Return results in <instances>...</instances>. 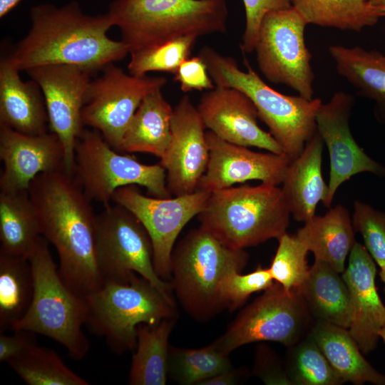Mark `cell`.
<instances>
[{
  "instance_id": "8fae6325",
  "label": "cell",
  "mask_w": 385,
  "mask_h": 385,
  "mask_svg": "<svg viewBox=\"0 0 385 385\" xmlns=\"http://www.w3.org/2000/svg\"><path fill=\"white\" fill-rule=\"evenodd\" d=\"M96 256L104 282L125 283L136 273L173 297L171 282L155 272L146 229L125 207L108 204L96 215Z\"/></svg>"
},
{
  "instance_id": "ee69618b",
  "label": "cell",
  "mask_w": 385,
  "mask_h": 385,
  "mask_svg": "<svg viewBox=\"0 0 385 385\" xmlns=\"http://www.w3.org/2000/svg\"><path fill=\"white\" fill-rule=\"evenodd\" d=\"M250 376V373L245 368L231 369L220 373L200 383V385H235L242 382Z\"/></svg>"
},
{
  "instance_id": "4316f807",
  "label": "cell",
  "mask_w": 385,
  "mask_h": 385,
  "mask_svg": "<svg viewBox=\"0 0 385 385\" xmlns=\"http://www.w3.org/2000/svg\"><path fill=\"white\" fill-rule=\"evenodd\" d=\"M173 112L161 89L148 94L127 127L121 152L150 153L160 158L170 142Z\"/></svg>"
},
{
  "instance_id": "cb8c5ba5",
  "label": "cell",
  "mask_w": 385,
  "mask_h": 385,
  "mask_svg": "<svg viewBox=\"0 0 385 385\" xmlns=\"http://www.w3.org/2000/svg\"><path fill=\"white\" fill-rule=\"evenodd\" d=\"M296 235L316 260L326 262L341 274L356 242L349 211L342 205L330 208L323 215H315Z\"/></svg>"
},
{
  "instance_id": "2e32d148",
  "label": "cell",
  "mask_w": 385,
  "mask_h": 385,
  "mask_svg": "<svg viewBox=\"0 0 385 385\" xmlns=\"http://www.w3.org/2000/svg\"><path fill=\"white\" fill-rule=\"evenodd\" d=\"M355 105L354 96L344 91L333 94L320 105L316 114L317 132L329 155L328 192L322 202L330 207L339 186L361 173L385 178V165L376 161L358 145L350 129L349 120Z\"/></svg>"
},
{
  "instance_id": "f1b7e54d",
  "label": "cell",
  "mask_w": 385,
  "mask_h": 385,
  "mask_svg": "<svg viewBox=\"0 0 385 385\" xmlns=\"http://www.w3.org/2000/svg\"><path fill=\"white\" fill-rule=\"evenodd\" d=\"M28 190L0 192V252L25 258L41 237Z\"/></svg>"
},
{
  "instance_id": "60d3db41",
  "label": "cell",
  "mask_w": 385,
  "mask_h": 385,
  "mask_svg": "<svg viewBox=\"0 0 385 385\" xmlns=\"http://www.w3.org/2000/svg\"><path fill=\"white\" fill-rule=\"evenodd\" d=\"M250 375L259 377L268 385H291L284 361L270 346L261 344L255 350L253 368Z\"/></svg>"
},
{
  "instance_id": "4dcf8cb0",
  "label": "cell",
  "mask_w": 385,
  "mask_h": 385,
  "mask_svg": "<svg viewBox=\"0 0 385 385\" xmlns=\"http://www.w3.org/2000/svg\"><path fill=\"white\" fill-rule=\"evenodd\" d=\"M307 24L359 32L385 13L370 0H291Z\"/></svg>"
},
{
  "instance_id": "9a60e30c",
  "label": "cell",
  "mask_w": 385,
  "mask_h": 385,
  "mask_svg": "<svg viewBox=\"0 0 385 385\" xmlns=\"http://www.w3.org/2000/svg\"><path fill=\"white\" fill-rule=\"evenodd\" d=\"M25 71L41 87L49 128L63 145L65 171L73 175L75 146L84 129L81 112L93 73L69 64L43 65Z\"/></svg>"
},
{
  "instance_id": "4fadbf2b",
  "label": "cell",
  "mask_w": 385,
  "mask_h": 385,
  "mask_svg": "<svg viewBox=\"0 0 385 385\" xmlns=\"http://www.w3.org/2000/svg\"><path fill=\"white\" fill-rule=\"evenodd\" d=\"M102 71L86 92L82 123L98 130L114 150L121 152L125 132L140 103L148 94L161 89L167 79L128 75L113 63Z\"/></svg>"
},
{
  "instance_id": "5b68a950",
  "label": "cell",
  "mask_w": 385,
  "mask_h": 385,
  "mask_svg": "<svg viewBox=\"0 0 385 385\" xmlns=\"http://www.w3.org/2000/svg\"><path fill=\"white\" fill-rule=\"evenodd\" d=\"M108 12L130 52L188 35L227 32L225 0H114Z\"/></svg>"
},
{
  "instance_id": "6da1fadb",
  "label": "cell",
  "mask_w": 385,
  "mask_h": 385,
  "mask_svg": "<svg viewBox=\"0 0 385 385\" xmlns=\"http://www.w3.org/2000/svg\"><path fill=\"white\" fill-rule=\"evenodd\" d=\"M41 235L58 254L59 274L86 298L104 284L96 256V215L91 200L64 170L38 175L28 188Z\"/></svg>"
},
{
  "instance_id": "7bdbcfd3",
  "label": "cell",
  "mask_w": 385,
  "mask_h": 385,
  "mask_svg": "<svg viewBox=\"0 0 385 385\" xmlns=\"http://www.w3.org/2000/svg\"><path fill=\"white\" fill-rule=\"evenodd\" d=\"M13 334L0 332V362L7 363L31 346L37 344L34 332L16 329Z\"/></svg>"
},
{
  "instance_id": "8992f818",
  "label": "cell",
  "mask_w": 385,
  "mask_h": 385,
  "mask_svg": "<svg viewBox=\"0 0 385 385\" xmlns=\"http://www.w3.org/2000/svg\"><path fill=\"white\" fill-rule=\"evenodd\" d=\"M249 255L223 244L200 226L190 230L174 247L171 257L173 291L192 318L206 322L223 308L218 295L222 277L242 270Z\"/></svg>"
},
{
  "instance_id": "d590c367",
  "label": "cell",
  "mask_w": 385,
  "mask_h": 385,
  "mask_svg": "<svg viewBox=\"0 0 385 385\" xmlns=\"http://www.w3.org/2000/svg\"><path fill=\"white\" fill-rule=\"evenodd\" d=\"M197 38L188 35L130 52L129 73L138 76L150 71L175 74L180 63L189 58Z\"/></svg>"
},
{
  "instance_id": "ab89813d",
  "label": "cell",
  "mask_w": 385,
  "mask_h": 385,
  "mask_svg": "<svg viewBox=\"0 0 385 385\" xmlns=\"http://www.w3.org/2000/svg\"><path fill=\"white\" fill-rule=\"evenodd\" d=\"M245 9V29L240 48L244 53H252L257 41L264 16L269 12L292 6L291 0H242Z\"/></svg>"
},
{
  "instance_id": "ffe728a7",
  "label": "cell",
  "mask_w": 385,
  "mask_h": 385,
  "mask_svg": "<svg viewBox=\"0 0 385 385\" xmlns=\"http://www.w3.org/2000/svg\"><path fill=\"white\" fill-rule=\"evenodd\" d=\"M1 191L28 190L39 174L64 170V148L56 134L28 135L0 127Z\"/></svg>"
},
{
  "instance_id": "7c38bea8",
  "label": "cell",
  "mask_w": 385,
  "mask_h": 385,
  "mask_svg": "<svg viewBox=\"0 0 385 385\" xmlns=\"http://www.w3.org/2000/svg\"><path fill=\"white\" fill-rule=\"evenodd\" d=\"M307 25L292 6L272 11L262 19L254 51L259 69L269 81L312 100L314 73L304 38Z\"/></svg>"
},
{
  "instance_id": "8d00e7d4",
  "label": "cell",
  "mask_w": 385,
  "mask_h": 385,
  "mask_svg": "<svg viewBox=\"0 0 385 385\" xmlns=\"http://www.w3.org/2000/svg\"><path fill=\"white\" fill-rule=\"evenodd\" d=\"M277 240L278 247L269 267L271 275L284 289L298 292L309 274V251L296 234L286 232Z\"/></svg>"
},
{
  "instance_id": "44dd1931",
  "label": "cell",
  "mask_w": 385,
  "mask_h": 385,
  "mask_svg": "<svg viewBox=\"0 0 385 385\" xmlns=\"http://www.w3.org/2000/svg\"><path fill=\"white\" fill-rule=\"evenodd\" d=\"M376 262L364 245L356 242L342 276L350 294V334L364 354L374 351L385 326V305L376 286Z\"/></svg>"
},
{
  "instance_id": "c3c4849f",
  "label": "cell",
  "mask_w": 385,
  "mask_h": 385,
  "mask_svg": "<svg viewBox=\"0 0 385 385\" xmlns=\"http://www.w3.org/2000/svg\"><path fill=\"white\" fill-rule=\"evenodd\" d=\"M379 274L381 282L384 284V291L385 292V271L380 270Z\"/></svg>"
},
{
  "instance_id": "bcb514c9",
  "label": "cell",
  "mask_w": 385,
  "mask_h": 385,
  "mask_svg": "<svg viewBox=\"0 0 385 385\" xmlns=\"http://www.w3.org/2000/svg\"><path fill=\"white\" fill-rule=\"evenodd\" d=\"M370 3L376 7H382L385 6V0H370Z\"/></svg>"
},
{
  "instance_id": "30bf717a",
  "label": "cell",
  "mask_w": 385,
  "mask_h": 385,
  "mask_svg": "<svg viewBox=\"0 0 385 385\" xmlns=\"http://www.w3.org/2000/svg\"><path fill=\"white\" fill-rule=\"evenodd\" d=\"M315 324L301 294L287 291L274 282L242 309L212 344L227 355L258 342L272 341L287 347L310 334Z\"/></svg>"
},
{
  "instance_id": "b9f144b4",
  "label": "cell",
  "mask_w": 385,
  "mask_h": 385,
  "mask_svg": "<svg viewBox=\"0 0 385 385\" xmlns=\"http://www.w3.org/2000/svg\"><path fill=\"white\" fill-rule=\"evenodd\" d=\"M174 75V79L180 83V89L185 93L215 87L205 62L199 56L183 61Z\"/></svg>"
},
{
  "instance_id": "d6986e66",
  "label": "cell",
  "mask_w": 385,
  "mask_h": 385,
  "mask_svg": "<svg viewBox=\"0 0 385 385\" xmlns=\"http://www.w3.org/2000/svg\"><path fill=\"white\" fill-rule=\"evenodd\" d=\"M197 109L206 128L220 138L235 145L284 154L272 135L259 126L257 110L241 91L215 86L202 94Z\"/></svg>"
},
{
  "instance_id": "277c9868",
  "label": "cell",
  "mask_w": 385,
  "mask_h": 385,
  "mask_svg": "<svg viewBox=\"0 0 385 385\" xmlns=\"http://www.w3.org/2000/svg\"><path fill=\"white\" fill-rule=\"evenodd\" d=\"M290 215L281 188L261 183L213 191L197 217L226 246L244 250L286 233Z\"/></svg>"
},
{
  "instance_id": "52a82bcc",
  "label": "cell",
  "mask_w": 385,
  "mask_h": 385,
  "mask_svg": "<svg viewBox=\"0 0 385 385\" xmlns=\"http://www.w3.org/2000/svg\"><path fill=\"white\" fill-rule=\"evenodd\" d=\"M28 260L34 275V289L26 314L12 331L22 329L49 337L63 345L76 360L90 349L83 331L87 319V304L61 279L53 260L48 242L41 236Z\"/></svg>"
},
{
  "instance_id": "e575fe53",
  "label": "cell",
  "mask_w": 385,
  "mask_h": 385,
  "mask_svg": "<svg viewBox=\"0 0 385 385\" xmlns=\"http://www.w3.org/2000/svg\"><path fill=\"white\" fill-rule=\"evenodd\" d=\"M284 364L291 385H340L344 381L332 368L312 332L287 346Z\"/></svg>"
},
{
  "instance_id": "f35d334b",
  "label": "cell",
  "mask_w": 385,
  "mask_h": 385,
  "mask_svg": "<svg viewBox=\"0 0 385 385\" xmlns=\"http://www.w3.org/2000/svg\"><path fill=\"white\" fill-rule=\"evenodd\" d=\"M352 225L362 236L364 247L379 267L385 271V212L356 200L353 204Z\"/></svg>"
},
{
  "instance_id": "d6a6232c",
  "label": "cell",
  "mask_w": 385,
  "mask_h": 385,
  "mask_svg": "<svg viewBox=\"0 0 385 385\" xmlns=\"http://www.w3.org/2000/svg\"><path fill=\"white\" fill-rule=\"evenodd\" d=\"M7 364L29 385H88L53 349L35 344Z\"/></svg>"
},
{
  "instance_id": "9c48e42d",
  "label": "cell",
  "mask_w": 385,
  "mask_h": 385,
  "mask_svg": "<svg viewBox=\"0 0 385 385\" xmlns=\"http://www.w3.org/2000/svg\"><path fill=\"white\" fill-rule=\"evenodd\" d=\"M116 151L96 129H83L78 136L73 176L91 201L107 205L115 191L127 185L143 186L155 197H171L160 163L145 165Z\"/></svg>"
},
{
  "instance_id": "83f0119b",
  "label": "cell",
  "mask_w": 385,
  "mask_h": 385,
  "mask_svg": "<svg viewBox=\"0 0 385 385\" xmlns=\"http://www.w3.org/2000/svg\"><path fill=\"white\" fill-rule=\"evenodd\" d=\"M312 334L322 353L344 382L356 385H385V374L376 371L364 357L347 329L316 323Z\"/></svg>"
},
{
  "instance_id": "f6af8a7d",
  "label": "cell",
  "mask_w": 385,
  "mask_h": 385,
  "mask_svg": "<svg viewBox=\"0 0 385 385\" xmlns=\"http://www.w3.org/2000/svg\"><path fill=\"white\" fill-rule=\"evenodd\" d=\"M21 0H0V17L2 18L14 9Z\"/></svg>"
},
{
  "instance_id": "5bb4252c",
  "label": "cell",
  "mask_w": 385,
  "mask_h": 385,
  "mask_svg": "<svg viewBox=\"0 0 385 385\" xmlns=\"http://www.w3.org/2000/svg\"><path fill=\"white\" fill-rule=\"evenodd\" d=\"M210 193H193L160 198L143 195L135 185L117 189L112 201L130 210L146 229L153 245L156 273L171 279V257L175 240L184 226L204 208Z\"/></svg>"
},
{
  "instance_id": "74e56055",
  "label": "cell",
  "mask_w": 385,
  "mask_h": 385,
  "mask_svg": "<svg viewBox=\"0 0 385 385\" xmlns=\"http://www.w3.org/2000/svg\"><path fill=\"white\" fill-rule=\"evenodd\" d=\"M274 282L270 269L261 265L246 274H241V272L237 270L228 272L222 277L218 285L222 307L230 312L235 311L242 306L252 294L266 290Z\"/></svg>"
},
{
  "instance_id": "d4e9b609",
  "label": "cell",
  "mask_w": 385,
  "mask_h": 385,
  "mask_svg": "<svg viewBox=\"0 0 385 385\" xmlns=\"http://www.w3.org/2000/svg\"><path fill=\"white\" fill-rule=\"evenodd\" d=\"M328 51L337 73L358 95L374 101V115L385 125V56L359 46L332 45Z\"/></svg>"
},
{
  "instance_id": "f546056e",
  "label": "cell",
  "mask_w": 385,
  "mask_h": 385,
  "mask_svg": "<svg viewBox=\"0 0 385 385\" xmlns=\"http://www.w3.org/2000/svg\"><path fill=\"white\" fill-rule=\"evenodd\" d=\"M175 318L153 325L137 327L136 351L132 356L128 375L130 385H165L168 378L169 337Z\"/></svg>"
},
{
  "instance_id": "681fc988",
  "label": "cell",
  "mask_w": 385,
  "mask_h": 385,
  "mask_svg": "<svg viewBox=\"0 0 385 385\" xmlns=\"http://www.w3.org/2000/svg\"><path fill=\"white\" fill-rule=\"evenodd\" d=\"M382 11L385 13V6L379 8Z\"/></svg>"
},
{
  "instance_id": "e0dca14e",
  "label": "cell",
  "mask_w": 385,
  "mask_h": 385,
  "mask_svg": "<svg viewBox=\"0 0 385 385\" xmlns=\"http://www.w3.org/2000/svg\"><path fill=\"white\" fill-rule=\"evenodd\" d=\"M205 128L197 107L188 95L183 96L173 108L170 142L159 162L166 171L167 188L174 196L195 192L207 169Z\"/></svg>"
},
{
  "instance_id": "7402d4cb",
  "label": "cell",
  "mask_w": 385,
  "mask_h": 385,
  "mask_svg": "<svg viewBox=\"0 0 385 385\" xmlns=\"http://www.w3.org/2000/svg\"><path fill=\"white\" fill-rule=\"evenodd\" d=\"M19 70L3 56L0 61V127L28 135L47 132L48 117L41 87L24 81Z\"/></svg>"
},
{
  "instance_id": "836d02e7",
  "label": "cell",
  "mask_w": 385,
  "mask_h": 385,
  "mask_svg": "<svg viewBox=\"0 0 385 385\" xmlns=\"http://www.w3.org/2000/svg\"><path fill=\"white\" fill-rule=\"evenodd\" d=\"M227 355L212 344L200 349L169 346L168 376L181 385H200L203 381L232 369Z\"/></svg>"
},
{
  "instance_id": "ac0fdd59",
  "label": "cell",
  "mask_w": 385,
  "mask_h": 385,
  "mask_svg": "<svg viewBox=\"0 0 385 385\" xmlns=\"http://www.w3.org/2000/svg\"><path fill=\"white\" fill-rule=\"evenodd\" d=\"M205 138L209 160L196 190L211 193L252 180L268 185L282 184L291 162L286 155L255 152L227 142L210 130L205 132Z\"/></svg>"
},
{
  "instance_id": "1f68e13d",
  "label": "cell",
  "mask_w": 385,
  "mask_h": 385,
  "mask_svg": "<svg viewBox=\"0 0 385 385\" xmlns=\"http://www.w3.org/2000/svg\"><path fill=\"white\" fill-rule=\"evenodd\" d=\"M34 289L27 258L0 252V332L12 330L26 314Z\"/></svg>"
},
{
  "instance_id": "3957f363",
  "label": "cell",
  "mask_w": 385,
  "mask_h": 385,
  "mask_svg": "<svg viewBox=\"0 0 385 385\" xmlns=\"http://www.w3.org/2000/svg\"><path fill=\"white\" fill-rule=\"evenodd\" d=\"M198 56L216 86L238 89L252 100L259 118L268 127L284 154L291 161L296 159L317 131L316 114L322 100H308L275 91L254 71L246 58L244 71L234 58L223 56L210 46H203Z\"/></svg>"
},
{
  "instance_id": "603a6c76",
  "label": "cell",
  "mask_w": 385,
  "mask_h": 385,
  "mask_svg": "<svg viewBox=\"0 0 385 385\" xmlns=\"http://www.w3.org/2000/svg\"><path fill=\"white\" fill-rule=\"evenodd\" d=\"M324 145L317 131L301 154L289 163L284 175L281 189L291 215L298 222L313 217L319 202L327 197L328 185L322 173Z\"/></svg>"
},
{
  "instance_id": "7dc6e473",
  "label": "cell",
  "mask_w": 385,
  "mask_h": 385,
  "mask_svg": "<svg viewBox=\"0 0 385 385\" xmlns=\"http://www.w3.org/2000/svg\"><path fill=\"white\" fill-rule=\"evenodd\" d=\"M380 339H382L384 344H385V326L381 329L379 332Z\"/></svg>"
},
{
  "instance_id": "484cf974",
  "label": "cell",
  "mask_w": 385,
  "mask_h": 385,
  "mask_svg": "<svg viewBox=\"0 0 385 385\" xmlns=\"http://www.w3.org/2000/svg\"><path fill=\"white\" fill-rule=\"evenodd\" d=\"M298 292L316 323L349 329L351 322L349 291L342 274L328 263L315 259Z\"/></svg>"
},
{
  "instance_id": "7a4b0ae2",
  "label": "cell",
  "mask_w": 385,
  "mask_h": 385,
  "mask_svg": "<svg viewBox=\"0 0 385 385\" xmlns=\"http://www.w3.org/2000/svg\"><path fill=\"white\" fill-rule=\"evenodd\" d=\"M31 29L6 57L19 71L48 65L69 64L94 73L120 61L128 46L107 32L113 26L108 12L88 15L72 1L61 7L43 4L30 9Z\"/></svg>"
},
{
  "instance_id": "ba28073f",
  "label": "cell",
  "mask_w": 385,
  "mask_h": 385,
  "mask_svg": "<svg viewBox=\"0 0 385 385\" xmlns=\"http://www.w3.org/2000/svg\"><path fill=\"white\" fill-rule=\"evenodd\" d=\"M86 301L85 325L92 333L104 337L111 350L118 354L136 347L139 324H156L176 317L177 314L173 297L136 273L125 283L104 282Z\"/></svg>"
}]
</instances>
